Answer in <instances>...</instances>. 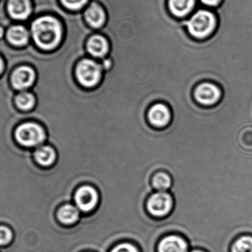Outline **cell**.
<instances>
[{
  "label": "cell",
  "mask_w": 252,
  "mask_h": 252,
  "mask_svg": "<svg viewBox=\"0 0 252 252\" xmlns=\"http://www.w3.org/2000/svg\"><path fill=\"white\" fill-rule=\"evenodd\" d=\"M63 23L54 16H43L32 25L34 40L44 50H54L59 47L63 39Z\"/></svg>",
  "instance_id": "obj_1"
},
{
  "label": "cell",
  "mask_w": 252,
  "mask_h": 252,
  "mask_svg": "<svg viewBox=\"0 0 252 252\" xmlns=\"http://www.w3.org/2000/svg\"><path fill=\"white\" fill-rule=\"evenodd\" d=\"M185 26L191 36L197 39H206L211 36L217 28V16L198 1L195 11L186 19Z\"/></svg>",
  "instance_id": "obj_2"
},
{
  "label": "cell",
  "mask_w": 252,
  "mask_h": 252,
  "mask_svg": "<svg viewBox=\"0 0 252 252\" xmlns=\"http://www.w3.org/2000/svg\"><path fill=\"white\" fill-rule=\"evenodd\" d=\"M103 67L97 59L84 58L77 63L75 75L78 84L84 88H95L100 84L103 75Z\"/></svg>",
  "instance_id": "obj_3"
},
{
  "label": "cell",
  "mask_w": 252,
  "mask_h": 252,
  "mask_svg": "<svg viewBox=\"0 0 252 252\" xmlns=\"http://www.w3.org/2000/svg\"><path fill=\"white\" fill-rule=\"evenodd\" d=\"M100 193L91 184H84L78 187L74 194L73 204L82 214L94 213L100 204Z\"/></svg>",
  "instance_id": "obj_4"
},
{
  "label": "cell",
  "mask_w": 252,
  "mask_h": 252,
  "mask_svg": "<svg viewBox=\"0 0 252 252\" xmlns=\"http://www.w3.org/2000/svg\"><path fill=\"white\" fill-rule=\"evenodd\" d=\"M174 204V198L170 192H155L148 198L146 210L155 218H164L173 212Z\"/></svg>",
  "instance_id": "obj_5"
},
{
  "label": "cell",
  "mask_w": 252,
  "mask_h": 252,
  "mask_svg": "<svg viewBox=\"0 0 252 252\" xmlns=\"http://www.w3.org/2000/svg\"><path fill=\"white\" fill-rule=\"evenodd\" d=\"M222 90L217 84L210 81H204L198 84L194 90V98L199 105L204 107H213L217 105L222 98Z\"/></svg>",
  "instance_id": "obj_6"
},
{
  "label": "cell",
  "mask_w": 252,
  "mask_h": 252,
  "mask_svg": "<svg viewBox=\"0 0 252 252\" xmlns=\"http://www.w3.org/2000/svg\"><path fill=\"white\" fill-rule=\"evenodd\" d=\"M147 118L152 127L164 129L170 125L173 115L170 108L167 105L162 102H157L148 109Z\"/></svg>",
  "instance_id": "obj_7"
},
{
  "label": "cell",
  "mask_w": 252,
  "mask_h": 252,
  "mask_svg": "<svg viewBox=\"0 0 252 252\" xmlns=\"http://www.w3.org/2000/svg\"><path fill=\"white\" fill-rule=\"evenodd\" d=\"M16 139L25 146H35L45 139L44 130L40 126L34 124H25L16 130Z\"/></svg>",
  "instance_id": "obj_8"
},
{
  "label": "cell",
  "mask_w": 252,
  "mask_h": 252,
  "mask_svg": "<svg viewBox=\"0 0 252 252\" xmlns=\"http://www.w3.org/2000/svg\"><path fill=\"white\" fill-rule=\"evenodd\" d=\"M84 17L87 25L93 29H101L106 21H107V13L104 7L95 1L91 2L84 8Z\"/></svg>",
  "instance_id": "obj_9"
},
{
  "label": "cell",
  "mask_w": 252,
  "mask_h": 252,
  "mask_svg": "<svg viewBox=\"0 0 252 252\" xmlns=\"http://www.w3.org/2000/svg\"><path fill=\"white\" fill-rule=\"evenodd\" d=\"M86 49L90 57L100 60L108 56L110 51L109 39L103 34L91 36L86 43Z\"/></svg>",
  "instance_id": "obj_10"
},
{
  "label": "cell",
  "mask_w": 252,
  "mask_h": 252,
  "mask_svg": "<svg viewBox=\"0 0 252 252\" xmlns=\"http://www.w3.org/2000/svg\"><path fill=\"white\" fill-rule=\"evenodd\" d=\"M157 252H189V244L182 235L170 234L163 237L157 244Z\"/></svg>",
  "instance_id": "obj_11"
},
{
  "label": "cell",
  "mask_w": 252,
  "mask_h": 252,
  "mask_svg": "<svg viewBox=\"0 0 252 252\" xmlns=\"http://www.w3.org/2000/svg\"><path fill=\"white\" fill-rule=\"evenodd\" d=\"M198 0H167L169 11L177 19L188 18L196 8Z\"/></svg>",
  "instance_id": "obj_12"
},
{
  "label": "cell",
  "mask_w": 252,
  "mask_h": 252,
  "mask_svg": "<svg viewBox=\"0 0 252 252\" xmlns=\"http://www.w3.org/2000/svg\"><path fill=\"white\" fill-rule=\"evenodd\" d=\"M81 214L82 213L75 204H66L59 207L57 211V218L63 226H72L80 221Z\"/></svg>",
  "instance_id": "obj_13"
},
{
  "label": "cell",
  "mask_w": 252,
  "mask_h": 252,
  "mask_svg": "<svg viewBox=\"0 0 252 252\" xmlns=\"http://www.w3.org/2000/svg\"><path fill=\"white\" fill-rule=\"evenodd\" d=\"M35 79V73L31 68L22 67L13 72L12 82L16 89L22 90L30 87Z\"/></svg>",
  "instance_id": "obj_14"
},
{
  "label": "cell",
  "mask_w": 252,
  "mask_h": 252,
  "mask_svg": "<svg viewBox=\"0 0 252 252\" xmlns=\"http://www.w3.org/2000/svg\"><path fill=\"white\" fill-rule=\"evenodd\" d=\"M8 11L15 19H25L31 13L29 0H9Z\"/></svg>",
  "instance_id": "obj_15"
},
{
  "label": "cell",
  "mask_w": 252,
  "mask_h": 252,
  "mask_svg": "<svg viewBox=\"0 0 252 252\" xmlns=\"http://www.w3.org/2000/svg\"><path fill=\"white\" fill-rule=\"evenodd\" d=\"M151 183L156 192H169L173 186V179L167 172L158 171L153 176Z\"/></svg>",
  "instance_id": "obj_16"
},
{
  "label": "cell",
  "mask_w": 252,
  "mask_h": 252,
  "mask_svg": "<svg viewBox=\"0 0 252 252\" xmlns=\"http://www.w3.org/2000/svg\"><path fill=\"white\" fill-rule=\"evenodd\" d=\"M7 38L12 44L21 46L28 42L29 35L24 27L13 26L7 32Z\"/></svg>",
  "instance_id": "obj_17"
},
{
  "label": "cell",
  "mask_w": 252,
  "mask_h": 252,
  "mask_svg": "<svg viewBox=\"0 0 252 252\" xmlns=\"http://www.w3.org/2000/svg\"><path fill=\"white\" fill-rule=\"evenodd\" d=\"M57 158L56 151L51 146H43L35 152V158L41 165L49 167L54 164Z\"/></svg>",
  "instance_id": "obj_18"
},
{
  "label": "cell",
  "mask_w": 252,
  "mask_h": 252,
  "mask_svg": "<svg viewBox=\"0 0 252 252\" xmlns=\"http://www.w3.org/2000/svg\"><path fill=\"white\" fill-rule=\"evenodd\" d=\"M231 252H252V236L243 235L239 237L232 244Z\"/></svg>",
  "instance_id": "obj_19"
},
{
  "label": "cell",
  "mask_w": 252,
  "mask_h": 252,
  "mask_svg": "<svg viewBox=\"0 0 252 252\" xmlns=\"http://www.w3.org/2000/svg\"><path fill=\"white\" fill-rule=\"evenodd\" d=\"M61 4L66 10L72 12H79L91 2V0H59Z\"/></svg>",
  "instance_id": "obj_20"
},
{
  "label": "cell",
  "mask_w": 252,
  "mask_h": 252,
  "mask_svg": "<svg viewBox=\"0 0 252 252\" xmlns=\"http://www.w3.org/2000/svg\"><path fill=\"white\" fill-rule=\"evenodd\" d=\"M16 104L22 109H29L33 106V96L28 93H21L16 99Z\"/></svg>",
  "instance_id": "obj_21"
},
{
  "label": "cell",
  "mask_w": 252,
  "mask_h": 252,
  "mask_svg": "<svg viewBox=\"0 0 252 252\" xmlns=\"http://www.w3.org/2000/svg\"><path fill=\"white\" fill-rule=\"evenodd\" d=\"M109 252H141L139 247L131 242H121L116 244Z\"/></svg>",
  "instance_id": "obj_22"
},
{
  "label": "cell",
  "mask_w": 252,
  "mask_h": 252,
  "mask_svg": "<svg viewBox=\"0 0 252 252\" xmlns=\"http://www.w3.org/2000/svg\"><path fill=\"white\" fill-rule=\"evenodd\" d=\"M12 238V233L7 228L0 226V245L7 244Z\"/></svg>",
  "instance_id": "obj_23"
},
{
  "label": "cell",
  "mask_w": 252,
  "mask_h": 252,
  "mask_svg": "<svg viewBox=\"0 0 252 252\" xmlns=\"http://www.w3.org/2000/svg\"><path fill=\"white\" fill-rule=\"evenodd\" d=\"M203 6L207 7H216L221 4L222 0H199Z\"/></svg>",
  "instance_id": "obj_24"
},
{
  "label": "cell",
  "mask_w": 252,
  "mask_h": 252,
  "mask_svg": "<svg viewBox=\"0 0 252 252\" xmlns=\"http://www.w3.org/2000/svg\"><path fill=\"white\" fill-rule=\"evenodd\" d=\"M189 252H206L202 250H199V249H195V250H192Z\"/></svg>",
  "instance_id": "obj_25"
},
{
  "label": "cell",
  "mask_w": 252,
  "mask_h": 252,
  "mask_svg": "<svg viewBox=\"0 0 252 252\" xmlns=\"http://www.w3.org/2000/svg\"><path fill=\"white\" fill-rule=\"evenodd\" d=\"M3 65H2V61L0 59V72L2 71Z\"/></svg>",
  "instance_id": "obj_26"
}]
</instances>
